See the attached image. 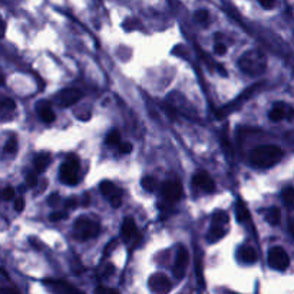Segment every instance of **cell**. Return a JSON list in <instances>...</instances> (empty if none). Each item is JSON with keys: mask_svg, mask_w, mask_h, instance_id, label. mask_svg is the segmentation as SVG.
Returning a JSON list of instances; mask_svg holds the SVG:
<instances>
[{"mask_svg": "<svg viewBox=\"0 0 294 294\" xmlns=\"http://www.w3.org/2000/svg\"><path fill=\"white\" fill-rule=\"evenodd\" d=\"M193 184L198 190L204 191V193H212L215 190V183L212 181V178L209 177L207 172H196L193 178Z\"/></svg>", "mask_w": 294, "mask_h": 294, "instance_id": "cell-12", "label": "cell"}, {"mask_svg": "<svg viewBox=\"0 0 294 294\" xmlns=\"http://www.w3.org/2000/svg\"><path fill=\"white\" fill-rule=\"evenodd\" d=\"M1 198H3V201H12L13 198H14V188H13V187H6V188H3V191H1Z\"/></svg>", "mask_w": 294, "mask_h": 294, "instance_id": "cell-27", "label": "cell"}, {"mask_svg": "<svg viewBox=\"0 0 294 294\" xmlns=\"http://www.w3.org/2000/svg\"><path fill=\"white\" fill-rule=\"evenodd\" d=\"M188 260H190V256H188V251L185 247H178V251H177V257H175V263H174V276L177 279H183L185 276V271H187V266H188Z\"/></svg>", "mask_w": 294, "mask_h": 294, "instance_id": "cell-11", "label": "cell"}, {"mask_svg": "<svg viewBox=\"0 0 294 294\" xmlns=\"http://www.w3.org/2000/svg\"><path fill=\"white\" fill-rule=\"evenodd\" d=\"M266 220L269 222L270 225H277L280 220H282V212H280V208L277 207H271L266 211Z\"/></svg>", "mask_w": 294, "mask_h": 294, "instance_id": "cell-19", "label": "cell"}, {"mask_svg": "<svg viewBox=\"0 0 294 294\" xmlns=\"http://www.w3.org/2000/svg\"><path fill=\"white\" fill-rule=\"evenodd\" d=\"M76 207H78V201H76V199H75V198H72V199H68V201H66V208L69 209H74V208H76Z\"/></svg>", "mask_w": 294, "mask_h": 294, "instance_id": "cell-36", "label": "cell"}, {"mask_svg": "<svg viewBox=\"0 0 294 294\" xmlns=\"http://www.w3.org/2000/svg\"><path fill=\"white\" fill-rule=\"evenodd\" d=\"M79 161L76 155H69L61 165V180L68 185H75L79 181Z\"/></svg>", "mask_w": 294, "mask_h": 294, "instance_id": "cell-4", "label": "cell"}, {"mask_svg": "<svg viewBox=\"0 0 294 294\" xmlns=\"http://www.w3.org/2000/svg\"><path fill=\"white\" fill-rule=\"evenodd\" d=\"M14 211H17V212H22L23 209H25V199L23 198H17V199H14Z\"/></svg>", "mask_w": 294, "mask_h": 294, "instance_id": "cell-31", "label": "cell"}, {"mask_svg": "<svg viewBox=\"0 0 294 294\" xmlns=\"http://www.w3.org/2000/svg\"><path fill=\"white\" fill-rule=\"evenodd\" d=\"M141 184H142V188L148 191V193H152V191H155L157 190V180L154 178V177H144L142 178V181H141Z\"/></svg>", "mask_w": 294, "mask_h": 294, "instance_id": "cell-25", "label": "cell"}, {"mask_svg": "<svg viewBox=\"0 0 294 294\" xmlns=\"http://www.w3.org/2000/svg\"><path fill=\"white\" fill-rule=\"evenodd\" d=\"M283 202L289 207H294V188L293 187H287L284 188L282 193Z\"/></svg>", "mask_w": 294, "mask_h": 294, "instance_id": "cell-22", "label": "cell"}, {"mask_svg": "<svg viewBox=\"0 0 294 294\" xmlns=\"http://www.w3.org/2000/svg\"><path fill=\"white\" fill-rule=\"evenodd\" d=\"M283 158V149L277 145H261L257 147L251 154L250 160L256 168H271L279 164Z\"/></svg>", "mask_w": 294, "mask_h": 294, "instance_id": "cell-1", "label": "cell"}, {"mask_svg": "<svg viewBox=\"0 0 294 294\" xmlns=\"http://www.w3.org/2000/svg\"><path fill=\"white\" fill-rule=\"evenodd\" d=\"M269 266L277 271H284L290 266V257L283 247H273L269 251Z\"/></svg>", "mask_w": 294, "mask_h": 294, "instance_id": "cell-5", "label": "cell"}, {"mask_svg": "<svg viewBox=\"0 0 294 294\" xmlns=\"http://www.w3.org/2000/svg\"><path fill=\"white\" fill-rule=\"evenodd\" d=\"M240 68L244 74L258 76L266 71V56L260 50H250L241 56Z\"/></svg>", "mask_w": 294, "mask_h": 294, "instance_id": "cell-2", "label": "cell"}, {"mask_svg": "<svg viewBox=\"0 0 294 294\" xmlns=\"http://www.w3.org/2000/svg\"><path fill=\"white\" fill-rule=\"evenodd\" d=\"M95 294H109V289H106L103 286H98L95 289Z\"/></svg>", "mask_w": 294, "mask_h": 294, "instance_id": "cell-37", "label": "cell"}, {"mask_svg": "<svg viewBox=\"0 0 294 294\" xmlns=\"http://www.w3.org/2000/svg\"><path fill=\"white\" fill-rule=\"evenodd\" d=\"M74 233L78 240L86 241V240L95 238L100 233V225L98 221L92 220L89 217H81L75 221Z\"/></svg>", "mask_w": 294, "mask_h": 294, "instance_id": "cell-3", "label": "cell"}, {"mask_svg": "<svg viewBox=\"0 0 294 294\" xmlns=\"http://www.w3.org/2000/svg\"><path fill=\"white\" fill-rule=\"evenodd\" d=\"M59 199H61V196L59 194H56V193H53L52 196L48 198V202H49V205H58V202H59Z\"/></svg>", "mask_w": 294, "mask_h": 294, "instance_id": "cell-34", "label": "cell"}, {"mask_svg": "<svg viewBox=\"0 0 294 294\" xmlns=\"http://www.w3.org/2000/svg\"><path fill=\"white\" fill-rule=\"evenodd\" d=\"M65 215H66V212H52L50 214V221L62 220V218H65Z\"/></svg>", "mask_w": 294, "mask_h": 294, "instance_id": "cell-35", "label": "cell"}, {"mask_svg": "<svg viewBox=\"0 0 294 294\" xmlns=\"http://www.w3.org/2000/svg\"><path fill=\"white\" fill-rule=\"evenodd\" d=\"M105 142H106V145H110V147H115V145L119 147L121 145V135H119V132L116 129H113V131H110L109 134L106 135Z\"/></svg>", "mask_w": 294, "mask_h": 294, "instance_id": "cell-24", "label": "cell"}, {"mask_svg": "<svg viewBox=\"0 0 294 294\" xmlns=\"http://www.w3.org/2000/svg\"><path fill=\"white\" fill-rule=\"evenodd\" d=\"M37 112H39L40 119L45 123L53 122L55 118H56V116H55V112L50 108V103L49 102H46V100H40V103L37 105Z\"/></svg>", "mask_w": 294, "mask_h": 294, "instance_id": "cell-14", "label": "cell"}, {"mask_svg": "<svg viewBox=\"0 0 294 294\" xmlns=\"http://www.w3.org/2000/svg\"><path fill=\"white\" fill-rule=\"evenodd\" d=\"M225 233H227L225 227H217V225H211V228H209L207 238H208L209 243H215V241L221 240V238L225 235Z\"/></svg>", "mask_w": 294, "mask_h": 294, "instance_id": "cell-18", "label": "cell"}, {"mask_svg": "<svg viewBox=\"0 0 294 294\" xmlns=\"http://www.w3.org/2000/svg\"><path fill=\"white\" fill-rule=\"evenodd\" d=\"M258 3L263 9H267V10L273 9L276 6V0H258Z\"/></svg>", "mask_w": 294, "mask_h": 294, "instance_id": "cell-30", "label": "cell"}, {"mask_svg": "<svg viewBox=\"0 0 294 294\" xmlns=\"http://www.w3.org/2000/svg\"><path fill=\"white\" fill-rule=\"evenodd\" d=\"M289 113V106H286L284 103H276L269 112V118L273 122H279L284 118H287Z\"/></svg>", "mask_w": 294, "mask_h": 294, "instance_id": "cell-15", "label": "cell"}, {"mask_svg": "<svg viewBox=\"0 0 294 294\" xmlns=\"http://www.w3.org/2000/svg\"><path fill=\"white\" fill-rule=\"evenodd\" d=\"M109 294H121L118 290H115V289H109Z\"/></svg>", "mask_w": 294, "mask_h": 294, "instance_id": "cell-40", "label": "cell"}, {"mask_svg": "<svg viewBox=\"0 0 294 294\" xmlns=\"http://www.w3.org/2000/svg\"><path fill=\"white\" fill-rule=\"evenodd\" d=\"M235 214H237V218L240 222H244V221L250 220V212L245 207V204L243 201H237L235 204Z\"/></svg>", "mask_w": 294, "mask_h": 294, "instance_id": "cell-20", "label": "cell"}, {"mask_svg": "<svg viewBox=\"0 0 294 294\" xmlns=\"http://www.w3.org/2000/svg\"><path fill=\"white\" fill-rule=\"evenodd\" d=\"M50 164V154L49 152H40L35 157V161H33V165H35V170L36 172H43Z\"/></svg>", "mask_w": 294, "mask_h": 294, "instance_id": "cell-16", "label": "cell"}, {"mask_svg": "<svg viewBox=\"0 0 294 294\" xmlns=\"http://www.w3.org/2000/svg\"><path fill=\"white\" fill-rule=\"evenodd\" d=\"M148 286H149L151 292L155 294H168L172 290L171 280L162 273L152 274L148 280Z\"/></svg>", "mask_w": 294, "mask_h": 294, "instance_id": "cell-7", "label": "cell"}, {"mask_svg": "<svg viewBox=\"0 0 294 294\" xmlns=\"http://www.w3.org/2000/svg\"><path fill=\"white\" fill-rule=\"evenodd\" d=\"M162 196L167 202L175 204L177 201H180L183 198V187L178 181H165L162 184Z\"/></svg>", "mask_w": 294, "mask_h": 294, "instance_id": "cell-8", "label": "cell"}, {"mask_svg": "<svg viewBox=\"0 0 294 294\" xmlns=\"http://www.w3.org/2000/svg\"><path fill=\"white\" fill-rule=\"evenodd\" d=\"M99 190L103 196L108 198L112 207H115V208L121 207V204H122V190L118 185H115L110 181H102L99 185Z\"/></svg>", "mask_w": 294, "mask_h": 294, "instance_id": "cell-6", "label": "cell"}, {"mask_svg": "<svg viewBox=\"0 0 294 294\" xmlns=\"http://www.w3.org/2000/svg\"><path fill=\"white\" fill-rule=\"evenodd\" d=\"M119 152L121 154H129V152H132V144L131 142H121Z\"/></svg>", "mask_w": 294, "mask_h": 294, "instance_id": "cell-32", "label": "cell"}, {"mask_svg": "<svg viewBox=\"0 0 294 294\" xmlns=\"http://www.w3.org/2000/svg\"><path fill=\"white\" fill-rule=\"evenodd\" d=\"M260 86H261V84H257V85H254V86H251V88H248L247 91H244V92H243V95H240V97L235 99V100H233V102H231V103H230L228 106H224L222 109L218 110V112H217V116H220V118H221V116H224V115L230 113V112H231L233 109H235V108H237V106H238L240 103H243L245 99L250 98V97H251V95H253L254 92H256V89H258Z\"/></svg>", "mask_w": 294, "mask_h": 294, "instance_id": "cell-13", "label": "cell"}, {"mask_svg": "<svg viewBox=\"0 0 294 294\" xmlns=\"http://www.w3.org/2000/svg\"><path fill=\"white\" fill-rule=\"evenodd\" d=\"M214 52L217 53V55H225L227 53V46L224 45V43H215V46H214Z\"/></svg>", "mask_w": 294, "mask_h": 294, "instance_id": "cell-33", "label": "cell"}, {"mask_svg": "<svg viewBox=\"0 0 294 294\" xmlns=\"http://www.w3.org/2000/svg\"><path fill=\"white\" fill-rule=\"evenodd\" d=\"M88 204H89V196L86 194L85 198H84V207H88Z\"/></svg>", "mask_w": 294, "mask_h": 294, "instance_id": "cell-39", "label": "cell"}, {"mask_svg": "<svg viewBox=\"0 0 294 294\" xmlns=\"http://www.w3.org/2000/svg\"><path fill=\"white\" fill-rule=\"evenodd\" d=\"M240 258L244 261V263H256L257 261V251L250 247V245H244L240 248Z\"/></svg>", "mask_w": 294, "mask_h": 294, "instance_id": "cell-17", "label": "cell"}, {"mask_svg": "<svg viewBox=\"0 0 294 294\" xmlns=\"http://www.w3.org/2000/svg\"><path fill=\"white\" fill-rule=\"evenodd\" d=\"M228 214L225 211H215L214 215H212V225H217V227H225L228 224Z\"/></svg>", "mask_w": 294, "mask_h": 294, "instance_id": "cell-21", "label": "cell"}, {"mask_svg": "<svg viewBox=\"0 0 294 294\" xmlns=\"http://www.w3.org/2000/svg\"><path fill=\"white\" fill-rule=\"evenodd\" d=\"M26 185H27L29 188H33V187H36L37 177L35 175V174H27V175H26Z\"/></svg>", "mask_w": 294, "mask_h": 294, "instance_id": "cell-29", "label": "cell"}, {"mask_svg": "<svg viewBox=\"0 0 294 294\" xmlns=\"http://www.w3.org/2000/svg\"><path fill=\"white\" fill-rule=\"evenodd\" d=\"M17 151V139L14 136H10L4 145V152L6 154H14Z\"/></svg>", "mask_w": 294, "mask_h": 294, "instance_id": "cell-26", "label": "cell"}, {"mask_svg": "<svg viewBox=\"0 0 294 294\" xmlns=\"http://www.w3.org/2000/svg\"><path fill=\"white\" fill-rule=\"evenodd\" d=\"M121 235H122L123 241L125 243H131L132 241V248L135 245H138L139 243V233H138V228H136V224L132 218H125L122 222V227H121Z\"/></svg>", "mask_w": 294, "mask_h": 294, "instance_id": "cell-10", "label": "cell"}, {"mask_svg": "<svg viewBox=\"0 0 294 294\" xmlns=\"http://www.w3.org/2000/svg\"><path fill=\"white\" fill-rule=\"evenodd\" d=\"M14 100L10 98H3V102H1V109L3 110H13L14 109Z\"/></svg>", "mask_w": 294, "mask_h": 294, "instance_id": "cell-28", "label": "cell"}, {"mask_svg": "<svg viewBox=\"0 0 294 294\" xmlns=\"http://www.w3.org/2000/svg\"><path fill=\"white\" fill-rule=\"evenodd\" d=\"M1 294H19V292L14 290V289H10V287H6V289L1 290Z\"/></svg>", "mask_w": 294, "mask_h": 294, "instance_id": "cell-38", "label": "cell"}, {"mask_svg": "<svg viewBox=\"0 0 294 294\" xmlns=\"http://www.w3.org/2000/svg\"><path fill=\"white\" fill-rule=\"evenodd\" d=\"M194 19L196 23H199L201 26H207L209 23V13L205 9H199L194 14Z\"/></svg>", "mask_w": 294, "mask_h": 294, "instance_id": "cell-23", "label": "cell"}, {"mask_svg": "<svg viewBox=\"0 0 294 294\" xmlns=\"http://www.w3.org/2000/svg\"><path fill=\"white\" fill-rule=\"evenodd\" d=\"M84 98V92L81 89H76V88H68V89H63L61 91L58 95H56V99H58V103L66 108V106H72L75 103H78L81 99Z\"/></svg>", "mask_w": 294, "mask_h": 294, "instance_id": "cell-9", "label": "cell"}]
</instances>
